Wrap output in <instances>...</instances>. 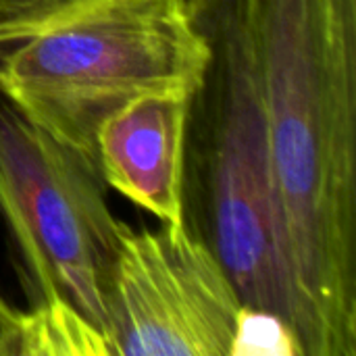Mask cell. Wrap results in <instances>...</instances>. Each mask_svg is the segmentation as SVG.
<instances>
[{"mask_svg":"<svg viewBox=\"0 0 356 356\" xmlns=\"http://www.w3.org/2000/svg\"><path fill=\"white\" fill-rule=\"evenodd\" d=\"M0 213L42 300H67L104 334L119 250L98 167L0 96Z\"/></svg>","mask_w":356,"mask_h":356,"instance_id":"277c9868","label":"cell"},{"mask_svg":"<svg viewBox=\"0 0 356 356\" xmlns=\"http://www.w3.org/2000/svg\"><path fill=\"white\" fill-rule=\"evenodd\" d=\"M184 2H186V6H188V10H190V8H192V6H194L198 0H184Z\"/></svg>","mask_w":356,"mask_h":356,"instance_id":"9c48e42d","label":"cell"},{"mask_svg":"<svg viewBox=\"0 0 356 356\" xmlns=\"http://www.w3.org/2000/svg\"><path fill=\"white\" fill-rule=\"evenodd\" d=\"M290 355L305 356L294 330L277 315L242 309L232 356Z\"/></svg>","mask_w":356,"mask_h":356,"instance_id":"52a82bcc","label":"cell"},{"mask_svg":"<svg viewBox=\"0 0 356 356\" xmlns=\"http://www.w3.org/2000/svg\"><path fill=\"white\" fill-rule=\"evenodd\" d=\"M60 2L65 0H0V19H13V17L38 13Z\"/></svg>","mask_w":356,"mask_h":356,"instance_id":"ba28073f","label":"cell"},{"mask_svg":"<svg viewBox=\"0 0 356 356\" xmlns=\"http://www.w3.org/2000/svg\"><path fill=\"white\" fill-rule=\"evenodd\" d=\"M207 63L184 0H65L0 19V96L94 165L113 113L152 94L192 96Z\"/></svg>","mask_w":356,"mask_h":356,"instance_id":"3957f363","label":"cell"},{"mask_svg":"<svg viewBox=\"0 0 356 356\" xmlns=\"http://www.w3.org/2000/svg\"><path fill=\"white\" fill-rule=\"evenodd\" d=\"M190 96L152 94L113 113L96 131V165L119 194L184 229L181 184Z\"/></svg>","mask_w":356,"mask_h":356,"instance_id":"8992f818","label":"cell"},{"mask_svg":"<svg viewBox=\"0 0 356 356\" xmlns=\"http://www.w3.org/2000/svg\"><path fill=\"white\" fill-rule=\"evenodd\" d=\"M305 356H356V0H246Z\"/></svg>","mask_w":356,"mask_h":356,"instance_id":"6da1fadb","label":"cell"},{"mask_svg":"<svg viewBox=\"0 0 356 356\" xmlns=\"http://www.w3.org/2000/svg\"><path fill=\"white\" fill-rule=\"evenodd\" d=\"M190 15L209 44V63L188 106L184 225L223 265L242 305L284 319L305 355L307 313L246 0H198Z\"/></svg>","mask_w":356,"mask_h":356,"instance_id":"7a4b0ae2","label":"cell"},{"mask_svg":"<svg viewBox=\"0 0 356 356\" xmlns=\"http://www.w3.org/2000/svg\"><path fill=\"white\" fill-rule=\"evenodd\" d=\"M242 309L223 265L186 227L121 223L104 317L111 356H232Z\"/></svg>","mask_w":356,"mask_h":356,"instance_id":"5b68a950","label":"cell"}]
</instances>
